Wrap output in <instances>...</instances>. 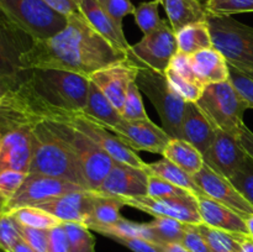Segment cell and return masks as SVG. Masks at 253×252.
Masks as SVG:
<instances>
[{
  "mask_svg": "<svg viewBox=\"0 0 253 252\" xmlns=\"http://www.w3.org/2000/svg\"><path fill=\"white\" fill-rule=\"evenodd\" d=\"M121 116L126 120H145V119H148L147 111H146L142 96H141V90L136 81H133L128 86Z\"/></svg>",
  "mask_w": 253,
  "mask_h": 252,
  "instance_id": "37",
  "label": "cell"
},
{
  "mask_svg": "<svg viewBox=\"0 0 253 252\" xmlns=\"http://www.w3.org/2000/svg\"><path fill=\"white\" fill-rule=\"evenodd\" d=\"M148 170L114 162L113 168L96 193L108 197L131 198L147 195Z\"/></svg>",
  "mask_w": 253,
  "mask_h": 252,
  "instance_id": "17",
  "label": "cell"
},
{
  "mask_svg": "<svg viewBox=\"0 0 253 252\" xmlns=\"http://www.w3.org/2000/svg\"><path fill=\"white\" fill-rule=\"evenodd\" d=\"M229 81L231 82L232 85L237 89L242 98L249 103L250 108L253 109V79L250 78L247 74H245L241 69L232 66L229 63Z\"/></svg>",
  "mask_w": 253,
  "mask_h": 252,
  "instance_id": "44",
  "label": "cell"
},
{
  "mask_svg": "<svg viewBox=\"0 0 253 252\" xmlns=\"http://www.w3.org/2000/svg\"><path fill=\"white\" fill-rule=\"evenodd\" d=\"M127 207L145 211L155 216H166L179 220L184 224L199 225L203 224L202 215L198 208L195 195L173 198H152L148 195L143 197L120 198Z\"/></svg>",
  "mask_w": 253,
  "mask_h": 252,
  "instance_id": "13",
  "label": "cell"
},
{
  "mask_svg": "<svg viewBox=\"0 0 253 252\" xmlns=\"http://www.w3.org/2000/svg\"><path fill=\"white\" fill-rule=\"evenodd\" d=\"M21 237L19 222L10 212H2L0 216V250L10 252Z\"/></svg>",
  "mask_w": 253,
  "mask_h": 252,
  "instance_id": "41",
  "label": "cell"
},
{
  "mask_svg": "<svg viewBox=\"0 0 253 252\" xmlns=\"http://www.w3.org/2000/svg\"><path fill=\"white\" fill-rule=\"evenodd\" d=\"M160 0H152V1H143L138 6H136L133 11L135 22L143 35L150 34L153 30L158 29L166 20L161 19L160 16Z\"/></svg>",
  "mask_w": 253,
  "mask_h": 252,
  "instance_id": "35",
  "label": "cell"
},
{
  "mask_svg": "<svg viewBox=\"0 0 253 252\" xmlns=\"http://www.w3.org/2000/svg\"><path fill=\"white\" fill-rule=\"evenodd\" d=\"M103 6L106 14L118 25L119 29L123 30V20L127 15H132L136 6L130 0H98Z\"/></svg>",
  "mask_w": 253,
  "mask_h": 252,
  "instance_id": "43",
  "label": "cell"
},
{
  "mask_svg": "<svg viewBox=\"0 0 253 252\" xmlns=\"http://www.w3.org/2000/svg\"><path fill=\"white\" fill-rule=\"evenodd\" d=\"M148 172L193 193L194 195H205L204 192L200 189V187L194 180L193 175L183 170L182 168L178 167L177 165L170 162L167 158L163 157L162 160L157 161V162L148 163Z\"/></svg>",
  "mask_w": 253,
  "mask_h": 252,
  "instance_id": "29",
  "label": "cell"
},
{
  "mask_svg": "<svg viewBox=\"0 0 253 252\" xmlns=\"http://www.w3.org/2000/svg\"><path fill=\"white\" fill-rule=\"evenodd\" d=\"M138 71L140 66L137 63L131 61L130 58H125L99 69L91 74L89 79L100 88L106 98L121 114L128 86L133 81H136Z\"/></svg>",
  "mask_w": 253,
  "mask_h": 252,
  "instance_id": "15",
  "label": "cell"
},
{
  "mask_svg": "<svg viewBox=\"0 0 253 252\" xmlns=\"http://www.w3.org/2000/svg\"><path fill=\"white\" fill-rule=\"evenodd\" d=\"M146 224L152 232L156 244L182 242L187 229L184 222L166 216H155L152 221Z\"/></svg>",
  "mask_w": 253,
  "mask_h": 252,
  "instance_id": "31",
  "label": "cell"
},
{
  "mask_svg": "<svg viewBox=\"0 0 253 252\" xmlns=\"http://www.w3.org/2000/svg\"><path fill=\"white\" fill-rule=\"evenodd\" d=\"M165 7L173 31H179L188 25L207 21L208 10L200 0H160Z\"/></svg>",
  "mask_w": 253,
  "mask_h": 252,
  "instance_id": "24",
  "label": "cell"
},
{
  "mask_svg": "<svg viewBox=\"0 0 253 252\" xmlns=\"http://www.w3.org/2000/svg\"><path fill=\"white\" fill-rule=\"evenodd\" d=\"M98 232L104 236L110 237V239L111 237H141V239L155 242L152 232L148 229L147 224L130 221L125 217H121L116 224L105 227V229H101Z\"/></svg>",
  "mask_w": 253,
  "mask_h": 252,
  "instance_id": "33",
  "label": "cell"
},
{
  "mask_svg": "<svg viewBox=\"0 0 253 252\" xmlns=\"http://www.w3.org/2000/svg\"><path fill=\"white\" fill-rule=\"evenodd\" d=\"M114 241L124 245L133 252H160L156 242L141 237H111Z\"/></svg>",
  "mask_w": 253,
  "mask_h": 252,
  "instance_id": "49",
  "label": "cell"
},
{
  "mask_svg": "<svg viewBox=\"0 0 253 252\" xmlns=\"http://www.w3.org/2000/svg\"><path fill=\"white\" fill-rule=\"evenodd\" d=\"M2 212H4V202L0 199V216H1Z\"/></svg>",
  "mask_w": 253,
  "mask_h": 252,
  "instance_id": "58",
  "label": "cell"
},
{
  "mask_svg": "<svg viewBox=\"0 0 253 252\" xmlns=\"http://www.w3.org/2000/svg\"><path fill=\"white\" fill-rule=\"evenodd\" d=\"M10 252H37V251L32 249V247L30 246V245L21 237V239L14 245V247H12Z\"/></svg>",
  "mask_w": 253,
  "mask_h": 252,
  "instance_id": "53",
  "label": "cell"
},
{
  "mask_svg": "<svg viewBox=\"0 0 253 252\" xmlns=\"http://www.w3.org/2000/svg\"><path fill=\"white\" fill-rule=\"evenodd\" d=\"M108 130L115 133L133 151H147L158 155H162L172 138L162 126L156 125L150 118L145 120L121 119L115 126Z\"/></svg>",
  "mask_w": 253,
  "mask_h": 252,
  "instance_id": "14",
  "label": "cell"
},
{
  "mask_svg": "<svg viewBox=\"0 0 253 252\" xmlns=\"http://www.w3.org/2000/svg\"><path fill=\"white\" fill-rule=\"evenodd\" d=\"M26 177L27 173L20 170L5 169L0 172V199L4 204L16 194Z\"/></svg>",
  "mask_w": 253,
  "mask_h": 252,
  "instance_id": "42",
  "label": "cell"
},
{
  "mask_svg": "<svg viewBox=\"0 0 253 252\" xmlns=\"http://www.w3.org/2000/svg\"><path fill=\"white\" fill-rule=\"evenodd\" d=\"M182 244L190 252H212V250L210 249L208 242L205 241V239L198 230L197 225L187 224V229H185Z\"/></svg>",
  "mask_w": 253,
  "mask_h": 252,
  "instance_id": "46",
  "label": "cell"
},
{
  "mask_svg": "<svg viewBox=\"0 0 253 252\" xmlns=\"http://www.w3.org/2000/svg\"><path fill=\"white\" fill-rule=\"evenodd\" d=\"M0 172L14 169L29 174L34 155L32 123L0 116Z\"/></svg>",
  "mask_w": 253,
  "mask_h": 252,
  "instance_id": "9",
  "label": "cell"
},
{
  "mask_svg": "<svg viewBox=\"0 0 253 252\" xmlns=\"http://www.w3.org/2000/svg\"><path fill=\"white\" fill-rule=\"evenodd\" d=\"M177 52L175 32L170 25L165 21L158 29L143 35L137 43L131 44L127 52V58L140 67H148L165 73Z\"/></svg>",
  "mask_w": 253,
  "mask_h": 252,
  "instance_id": "11",
  "label": "cell"
},
{
  "mask_svg": "<svg viewBox=\"0 0 253 252\" xmlns=\"http://www.w3.org/2000/svg\"><path fill=\"white\" fill-rule=\"evenodd\" d=\"M17 222L22 226L34 227V229L51 230L62 224L54 215L49 214L46 210L37 207H24L10 211Z\"/></svg>",
  "mask_w": 253,
  "mask_h": 252,
  "instance_id": "32",
  "label": "cell"
},
{
  "mask_svg": "<svg viewBox=\"0 0 253 252\" xmlns=\"http://www.w3.org/2000/svg\"><path fill=\"white\" fill-rule=\"evenodd\" d=\"M71 252H95V239L90 229L81 222H63Z\"/></svg>",
  "mask_w": 253,
  "mask_h": 252,
  "instance_id": "34",
  "label": "cell"
},
{
  "mask_svg": "<svg viewBox=\"0 0 253 252\" xmlns=\"http://www.w3.org/2000/svg\"><path fill=\"white\" fill-rule=\"evenodd\" d=\"M46 121L48 127L71 147L83 169L90 190H98L109 174L115 161L91 138L73 126L57 121Z\"/></svg>",
  "mask_w": 253,
  "mask_h": 252,
  "instance_id": "7",
  "label": "cell"
},
{
  "mask_svg": "<svg viewBox=\"0 0 253 252\" xmlns=\"http://www.w3.org/2000/svg\"><path fill=\"white\" fill-rule=\"evenodd\" d=\"M34 40L0 9V76L16 88L26 79L27 71L21 66V56Z\"/></svg>",
  "mask_w": 253,
  "mask_h": 252,
  "instance_id": "10",
  "label": "cell"
},
{
  "mask_svg": "<svg viewBox=\"0 0 253 252\" xmlns=\"http://www.w3.org/2000/svg\"><path fill=\"white\" fill-rule=\"evenodd\" d=\"M192 63L198 79L204 85L229 81V62L215 47L192 54Z\"/></svg>",
  "mask_w": 253,
  "mask_h": 252,
  "instance_id": "23",
  "label": "cell"
},
{
  "mask_svg": "<svg viewBox=\"0 0 253 252\" xmlns=\"http://www.w3.org/2000/svg\"><path fill=\"white\" fill-rule=\"evenodd\" d=\"M12 89H15V86L9 81H6V79H4L0 76V95H5V94L9 93Z\"/></svg>",
  "mask_w": 253,
  "mask_h": 252,
  "instance_id": "55",
  "label": "cell"
},
{
  "mask_svg": "<svg viewBox=\"0 0 253 252\" xmlns=\"http://www.w3.org/2000/svg\"><path fill=\"white\" fill-rule=\"evenodd\" d=\"M175 39H177L178 51L184 52L190 56L202 49L214 47L207 21L195 22L183 27L175 32Z\"/></svg>",
  "mask_w": 253,
  "mask_h": 252,
  "instance_id": "28",
  "label": "cell"
},
{
  "mask_svg": "<svg viewBox=\"0 0 253 252\" xmlns=\"http://www.w3.org/2000/svg\"><path fill=\"white\" fill-rule=\"evenodd\" d=\"M89 78L61 69H29L21 84L36 99L47 105L71 111L86 106Z\"/></svg>",
  "mask_w": 253,
  "mask_h": 252,
  "instance_id": "3",
  "label": "cell"
},
{
  "mask_svg": "<svg viewBox=\"0 0 253 252\" xmlns=\"http://www.w3.org/2000/svg\"><path fill=\"white\" fill-rule=\"evenodd\" d=\"M202 236L212 250V252H241V235L225 230L215 229L207 224L197 225Z\"/></svg>",
  "mask_w": 253,
  "mask_h": 252,
  "instance_id": "30",
  "label": "cell"
},
{
  "mask_svg": "<svg viewBox=\"0 0 253 252\" xmlns=\"http://www.w3.org/2000/svg\"><path fill=\"white\" fill-rule=\"evenodd\" d=\"M245 222H246L247 230H249V235L253 237V214L249 215L247 217H245Z\"/></svg>",
  "mask_w": 253,
  "mask_h": 252,
  "instance_id": "56",
  "label": "cell"
},
{
  "mask_svg": "<svg viewBox=\"0 0 253 252\" xmlns=\"http://www.w3.org/2000/svg\"><path fill=\"white\" fill-rule=\"evenodd\" d=\"M0 252H5V251H2V250H0Z\"/></svg>",
  "mask_w": 253,
  "mask_h": 252,
  "instance_id": "60",
  "label": "cell"
},
{
  "mask_svg": "<svg viewBox=\"0 0 253 252\" xmlns=\"http://www.w3.org/2000/svg\"><path fill=\"white\" fill-rule=\"evenodd\" d=\"M147 195L152 198H173L188 197V195H193V193L188 192V190L172 184L168 180L148 172Z\"/></svg>",
  "mask_w": 253,
  "mask_h": 252,
  "instance_id": "40",
  "label": "cell"
},
{
  "mask_svg": "<svg viewBox=\"0 0 253 252\" xmlns=\"http://www.w3.org/2000/svg\"><path fill=\"white\" fill-rule=\"evenodd\" d=\"M195 198L204 224L235 234L249 235L245 219L236 211L215 202L208 195H195Z\"/></svg>",
  "mask_w": 253,
  "mask_h": 252,
  "instance_id": "21",
  "label": "cell"
},
{
  "mask_svg": "<svg viewBox=\"0 0 253 252\" xmlns=\"http://www.w3.org/2000/svg\"><path fill=\"white\" fill-rule=\"evenodd\" d=\"M82 113L88 115L89 118H91L94 121H96L106 128L115 126L123 119L120 111L106 98L105 94L100 90V88L95 85L91 81L89 83L86 106Z\"/></svg>",
  "mask_w": 253,
  "mask_h": 252,
  "instance_id": "26",
  "label": "cell"
},
{
  "mask_svg": "<svg viewBox=\"0 0 253 252\" xmlns=\"http://www.w3.org/2000/svg\"><path fill=\"white\" fill-rule=\"evenodd\" d=\"M169 68H172L175 73L182 76L183 78L189 79V81L199 82L194 69H193L192 56H190V54H187L184 53V52L178 51L177 53L173 56L172 61H170Z\"/></svg>",
  "mask_w": 253,
  "mask_h": 252,
  "instance_id": "47",
  "label": "cell"
},
{
  "mask_svg": "<svg viewBox=\"0 0 253 252\" xmlns=\"http://www.w3.org/2000/svg\"><path fill=\"white\" fill-rule=\"evenodd\" d=\"M95 199L96 193L94 190H77L47 200L37 208L54 215L62 222L84 224L93 210Z\"/></svg>",
  "mask_w": 253,
  "mask_h": 252,
  "instance_id": "19",
  "label": "cell"
},
{
  "mask_svg": "<svg viewBox=\"0 0 253 252\" xmlns=\"http://www.w3.org/2000/svg\"><path fill=\"white\" fill-rule=\"evenodd\" d=\"M0 141H1V136H0Z\"/></svg>",
  "mask_w": 253,
  "mask_h": 252,
  "instance_id": "61",
  "label": "cell"
},
{
  "mask_svg": "<svg viewBox=\"0 0 253 252\" xmlns=\"http://www.w3.org/2000/svg\"><path fill=\"white\" fill-rule=\"evenodd\" d=\"M32 137L34 155L29 174L61 178L89 189L78 158L71 147L48 127L46 121L32 123Z\"/></svg>",
  "mask_w": 253,
  "mask_h": 252,
  "instance_id": "2",
  "label": "cell"
},
{
  "mask_svg": "<svg viewBox=\"0 0 253 252\" xmlns=\"http://www.w3.org/2000/svg\"><path fill=\"white\" fill-rule=\"evenodd\" d=\"M0 9L32 40L54 36L67 25V17L42 0H0Z\"/></svg>",
  "mask_w": 253,
  "mask_h": 252,
  "instance_id": "8",
  "label": "cell"
},
{
  "mask_svg": "<svg viewBox=\"0 0 253 252\" xmlns=\"http://www.w3.org/2000/svg\"><path fill=\"white\" fill-rule=\"evenodd\" d=\"M229 179L253 207V158L251 156H247L241 167Z\"/></svg>",
  "mask_w": 253,
  "mask_h": 252,
  "instance_id": "38",
  "label": "cell"
},
{
  "mask_svg": "<svg viewBox=\"0 0 253 252\" xmlns=\"http://www.w3.org/2000/svg\"><path fill=\"white\" fill-rule=\"evenodd\" d=\"M241 252H253V237L250 235H241Z\"/></svg>",
  "mask_w": 253,
  "mask_h": 252,
  "instance_id": "54",
  "label": "cell"
},
{
  "mask_svg": "<svg viewBox=\"0 0 253 252\" xmlns=\"http://www.w3.org/2000/svg\"><path fill=\"white\" fill-rule=\"evenodd\" d=\"M239 138L241 141V145L246 150L247 155L253 158V132L246 125L242 126L241 130H240Z\"/></svg>",
  "mask_w": 253,
  "mask_h": 252,
  "instance_id": "51",
  "label": "cell"
},
{
  "mask_svg": "<svg viewBox=\"0 0 253 252\" xmlns=\"http://www.w3.org/2000/svg\"><path fill=\"white\" fill-rule=\"evenodd\" d=\"M141 93L145 94L157 110L162 127L172 138L183 137V118L187 101L170 86L165 73L140 67L136 78Z\"/></svg>",
  "mask_w": 253,
  "mask_h": 252,
  "instance_id": "4",
  "label": "cell"
},
{
  "mask_svg": "<svg viewBox=\"0 0 253 252\" xmlns=\"http://www.w3.org/2000/svg\"><path fill=\"white\" fill-rule=\"evenodd\" d=\"M2 101H4V95H0V110H1V106H2Z\"/></svg>",
  "mask_w": 253,
  "mask_h": 252,
  "instance_id": "59",
  "label": "cell"
},
{
  "mask_svg": "<svg viewBox=\"0 0 253 252\" xmlns=\"http://www.w3.org/2000/svg\"><path fill=\"white\" fill-rule=\"evenodd\" d=\"M166 78H167L168 83L170 84L173 89L184 99L187 103H197L202 96L203 91H204V84L200 82L189 81V79L183 78L178 73H175L172 68L168 67L165 72Z\"/></svg>",
  "mask_w": 253,
  "mask_h": 252,
  "instance_id": "36",
  "label": "cell"
},
{
  "mask_svg": "<svg viewBox=\"0 0 253 252\" xmlns=\"http://www.w3.org/2000/svg\"><path fill=\"white\" fill-rule=\"evenodd\" d=\"M197 104L215 127L236 136L245 125V113L251 109L230 81L205 85Z\"/></svg>",
  "mask_w": 253,
  "mask_h": 252,
  "instance_id": "5",
  "label": "cell"
},
{
  "mask_svg": "<svg viewBox=\"0 0 253 252\" xmlns=\"http://www.w3.org/2000/svg\"><path fill=\"white\" fill-rule=\"evenodd\" d=\"M127 58L104 39L81 11L67 17V25L54 36L34 40L21 56L27 69H61L89 77L99 69Z\"/></svg>",
  "mask_w": 253,
  "mask_h": 252,
  "instance_id": "1",
  "label": "cell"
},
{
  "mask_svg": "<svg viewBox=\"0 0 253 252\" xmlns=\"http://www.w3.org/2000/svg\"><path fill=\"white\" fill-rule=\"evenodd\" d=\"M242 72H244L245 74H247V76L250 77V78L253 79V71H251V69H241Z\"/></svg>",
  "mask_w": 253,
  "mask_h": 252,
  "instance_id": "57",
  "label": "cell"
},
{
  "mask_svg": "<svg viewBox=\"0 0 253 252\" xmlns=\"http://www.w3.org/2000/svg\"><path fill=\"white\" fill-rule=\"evenodd\" d=\"M208 12L220 16H232L235 14L253 12V0H208Z\"/></svg>",
  "mask_w": 253,
  "mask_h": 252,
  "instance_id": "39",
  "label": "cell"
},
{
  "mask_svg": "<svg viewBox=\"0 0 253 252\" xmlns=\"http://www.w3.org/2000/svg\"><path fill=\"white\" fill-rule=\"evenodd\" d=\"M21 236L37 252H48V230L34 229L20 225Z\"/></svg>",
  "mask_w": 253,
  "mask_h": 252,
  "instance_id": "45",
  "label": "cell"
},
{
  "mask_svg": "<svg viewBox=\"0 0 253 252\" xmlns=\"http://www.w3.org/2000/svg\"><path fill=\"white\" fill-rule=\"evenodd\" d=\"M160 252H190L182 242H168V244H157Z\"/></svg>",
  "mask_w": 253,
  "mask_h": 252,
  "instance_id": "52",
  "label": "cell"
},
{
  "mask_svg": "<svg viewBox=\"0 0 253 252\" xmlns=\"http://www.w3.org/2000/svg\"><path fill=\"white\" fill-rule=\"evenodd\" d=\"M42 1L46 2L54 11L59 12V14L66 17L79 11V0H42Z\"/></svg>",
  "mask_w": 253,
  "mask_h": 252,
  "instance_id": "50",
  "label": "cell"
},
{
  "mask_svg": "<svg viewBox=\"0 0 253 252\" xmlns=\"http://www.w3.org/2000/svg\"><path fill=\"white\" fill-rule=\"evenodd\" d=\"M78 7L81 14L104 39L108 40L111 44L127 56L131 44L126 40L124 30L119 29L118 25L99 4L98 0H79Z\"/></svg>",
  "mask_w": 253,
  "mask_h": 252,
  "instance_id": "20",
  "label": "cell"
},
{
  "mask_svg": "<svg viewBox=\"0 0 253 252\" xmlns=\"http://www.w3.org/2000/svg\"><path fill=\"white\" fill-rule=\"evenodd\" d=\"M96 193V192H95ZM125 207L123 200L118 197H108L96 193V199L94 203L90 215L84 221L88 229L94 231H100L101 229L116 224L123 217L121 208Z\"/></svg>",
  "mask_w": 253,
  "mask_h": 252,
  "instance_id": "27",
  "label": "cell"
},
{
  "mask_svg": "<svg viewBox=\"0 0 253 252\" xmlns=\"http://www.w3.org/2000/svg\"><path fill=\"white\" fill-rule=\"evenodd\" d=\"M214 132L215 126L198 104L187 103L183 118V137L200 151L204 160L209 153Z\"/></svg>",
  "mask_w": 253,
  "mask_h": 252,
  "instance_id": "22",
  "label": "cell"
},
{
  "mask_svg": "<svg viewBox=\"0 0 253 252\" xmlns=\"http://www.w3.org/2000/svg\"><path fill=\"white\" fill-rule=\"evenodd\" d=\"M77 190H85V188L61 178L27 174L16 194L4 204V212L14 211L24 207H37L47 200Z\"/></svg>",
  "mask_w": 253,
  "mask_h": 252,
  "instance_id": "12",
  "label": "cell"
},
{
  "mask_svg": "<svg viewBox=\"0 0 253 252\" xmlns=\"http://www.w3.org/2000/svg\"><path fill=\"white\" fill-rule=\"evenodd\" d=\"M207 22L212 46L219 49L230 64L239 69L253 71V27L231 16L208 12Z\"/></svg>",
  "mask_w": 253,
  "mask_h": 252,
  "instance_id": "6",
  "label": "cell"
},
{
  "mask_svg": "<svg viewBox=\"0 0 253 252\" xmlns=\"http://www.w3.org/2000/svg\"><path fill=\"white\" fill-rule=\"evenodd\" d=\"M247 152L239 136L215 127L214 138L205 163L226 178H231L247 158Z\"/></svg>",
  "mask_w": 253,
  "mask_h": 252,
  "instance_id": "18",
  "label": "cell"
},
{
  "mask_svg": "<svg viewBox=\"0 0 253 252\" xmlns=\"http://www.w3.org/2000/svg\"><path fill=\"white\" fill-rule=\"evenodd\" d=\"M193 177L204 194L215 202L232 209L244 219L253 214L252 205L235 188L229 178L215 170L209 165L205 163L202 169Z\"/></svg>",
  "mask_w": 253,
  "mask_h": 252,
  "instance_id": "16",
  "label": "cell"
},
{
  "mask_svg": "<svg viewBox=\"0 0 253 252\" xmlns=\"http://www.w3.org/2000/svg\"><path fill=\"white\" fill-rule=\"evenodd\" d=\"M48 252H71L67 232L63 222L48 230Z\"/></svg>",
  "mask_w": 253,
  "mask_h": 252,
  "instance_id": "48",
  "label": "cell"
},
{
  "mask_svg": "<svg viewBox=\"0 0 253 252\" xmlns=\"http://www.w3.org/2000/svg\"><path fill=\"white\" fill-rule=\"evenodd\" d=\"M162 156L190 175L197 174L205 165V160L200 151L184 138H170Z\"/></svg>",
  "mask_w": 253,
  "mask_h": 252,
  "instance_id": "25",
  "label": "cell"
}]
</instances>
